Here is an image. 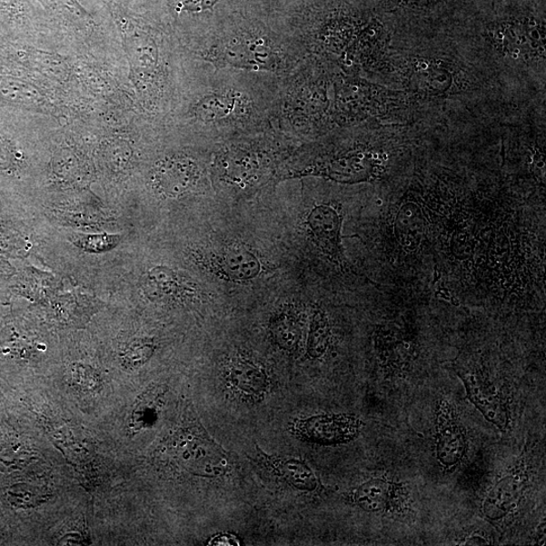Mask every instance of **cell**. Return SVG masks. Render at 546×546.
Segmentation results:
<instances>
[{"instance_id": "603a6c76", "label": "cell", "mask_w": 546, "mask_h": 546, "mask_svg": "<svg viewBox=\"0 0 546 546\" xmlns=\"http://www.w3.org/2000/svg\"><path fill=\"white\" fill-rule=\"evenodd\" d=\"M401 2H402V3H406V4H409V3H414V2H417V0H401Z\"/></svg>"}, {"instance_id": "5b68a950", "label": "cell", "mask_w": 546, "mask_h": 546, "mask_svg": "<svg viewBox=\"0 0 546 546\" xmlns=\"http://www.w3.org/2000/svg\"><path fill=\"white\" fill-rule=\"evenodd\" d=\"M530 481L527 464L519 461L499 478L483 499L482 513L490 521H499L513 511Z\"/></svg>"}, {"instance_id": "7c38bea8", "label": "cell", "mask_w": 546, "mask_h": 546, "mask_svg": "<svg viewBox=\"0 0 546 546\" xmlns=\"http://www.w3.org/2000/svg\"><path fill=\"white\" fill-rule=\"evenodd\" d=\"M270 333L273 343L286 352L297 351L302 336L301 320L293 309H283L272 318Z\"/></svg>"}, {"instance_id": "d6986e66", "label": "cell", "mask_w": 546, "mask_h": 546, "mask_svg": "<svg viewBox=\"0 0 546 546\" xmlns=\"http://www.w3.org/2000/svg\"><path fill=\"white\" fill-rule=\"evenodd\" d=\"M236 101L237 98L234 96L214 95L208 98L205 109L209 110H204V112L209 115V119H212V116H214L213 119H220L234 111Z\"/></svg>"}, {"instance_id": "8992f818", "label": "cell", "mask_w": 546, "mask_h": 546, "mask_svg": "<svg viewBox=\"0 0 546 546\" xmlns=\"http://www.w3.org/2000/svg\"><path fill=\"white\" fill-rule=\"evenodd\" d=\"M462 381L469 400L472 402L488 422L495 425L499 431L507 432L511 417L505 402L483 381L481 374L468 369H455Z\"/></svg>"}, {"instance_id": "8fae6325", "label": "cell", "mask_w": 546, "mask_h": 546, "mask_svg": "<svg viewBox=\"0 0 546 546\" xmlns=\"http://www.w3.org/2000/svg\"><path fill=\"white\" fill-rule=\"evenodd\" d=\"M196 176L198 170L192 161L174 159L158 167L155 183L160 193L174 198L189 190Z\"/></svg>"}, {"instance_id": "4fadbf2b", "label": "cell", "mask_w": 546, "mask_h": 546, "mask_svg": "<svg viewBox=\"0 0 546 546\" xmlns=\"http://www.w3.org/2000/svg\"><path fill=\"white\" fill-rule=\"evenodd\" d=\"M166 392V387L157 384L143 393L133 412L131 420L133 431L139 432L155 424L160 410L164 404Z\"/></svg>"}, {"instance_id": "6da1fadb", "label": "cell", "mask_w": 546, "mask_h": 546, "mask_svg": "<svg viewBox=\"0 0 546 546\" xmlns=\"http://www.w3.org/2000/svg\"><path fill=\"white\" fill-rule=\"evenodd\" d=\"M176 458L194 476L218 479L232 470L230 456L202 425L191 427L177 440Z\"/></svg>"}, {"instance_id": "9c48e42d", "label": "cell", "mask_w": 546, "mask_h": 546, "mask_svg": "<svg viewBox=\"0 0 546 546\" xmlns=\"http://www.w3.org/2000/svg\"><path fill=\"white\" fill-rule=\"evenodd\" d=\"M256 451L259 452V461L264 467L286 485L301 491H314L319 488V479L315 472L305 462L268 455L258 447Z\"/></svg>"}, {"instance_id": "ac0fdd59", "label": "cell", "mask_w": 546, "mask_h": 546, "mask_svg": "<svg viewBox=\"0 0 546 546\" xmlns=\"http://www.w3.org/2000/svg\"><path fill=\"white\" fill-rule=\"evenodd\" d=\"M74 243L80 248L92 253H101L109 250L119 243L118 236L110 235H94V236H76Z\"/></svg>"}, {"instance_id": "7a4b0ae2", "label": "cell", "mask_w": 546, "mask_h": 546, "mask_svg": "<svg viewBox=\"0 0 546 546\" xmlns=\"http://www.w3.org/2000/svg\"><path fill=\"white\" fill-rule=\"evenodd\" d=\"M223 382L233 397L247 402L265 399L273 386V375L256 358L237 354L223 366Z\"/></svg>"}, {"instance_id": "e0dca14e", "label": "cell", "mask_w": 546, "mask_h": 546, "mask_svg": "<svg viewBox=\"0 0 546 546\" xmlns=\"http://www.w3.org/2000/svg\"><path fill=\"white\" fill-rule=\"evenodd\" d=\"M151 288H154L157 293L170 295L177 293L179 289L178 280L173 272L167 268L158 267L150 274Z\"/></svg>"}, {"instance_id": "3957f363", "label": "cell", "mask_w": 546, "mask_h": 546, "mask_svg": "<svg viewBox=\"0 0 546 546\" xmlns=\"http://www.w3.org/2000/svg\"><path fill=\"white\" fill-rule=\"evenodd\" d=\"M362 427V420L355 415L321 414L295 419L291 432L302 442L334 446L354 441Z\"/></svg>"}, {"instance_id": "2e32d148", "label": "cell", "mask_w": 546, "mask_h": 546, "mask_svg": "<svg viewBox=\"0 0 546 546\" xmlns=\"http://www.w3.org/2000/svg\"><path fill=\"white\" fill-rule=\"evenodd\" d=\"M7 498L15 507L30 508L42 503L46 500V495L37 488L17 485L8 491Z\"/></svg>"}, {"instance_id": "30bf717a", "label": "cell", "mask_w": 546, "mask_h": 546, "mask_svg": "<svg viewBox=\"0 0 546 546\" xmlns=\"http://www.w3.org/2000/svg\"><path fill=\"white\" fill-rule=\"evenodd\" d=\"M400 487L386 479H372L354 488L349 494L352 502L366 512H389L400 498Z\"/></svg>"}, {"instance_id": "ffe728a7", "label": "cell", "mask_w": 546, "mask_h": 546, "mask_svg": "<svg viewBox=\"0 0 546 546\" xmlns=\"http://www.w3.org/2000/svg\"><path fill=\"white\" fill-rule=\"evenodd\" d=\"M154 352V345L152 342H143L134 345L129 354L134 363H144L149 360Z\"/></svg>"}, {"instance_id": "ba28073f", "label": "cell", "mask_w": 546, "mask_h": 546, "mask_svg": "<svg viewBox=\"0 0 546 546\" xmlns=\"http://www.w3.org/2000/svg\"><path fill=\"white\" fill-rule=\"evenodd\" d=\"M213 264L218 275L233 283L254 281L264 272L261 258L243 244L223 247L213 256Z\"/></svg>"}, {"instance_id": "277c9868", "label": "cell", "mask_w": 546, "mask_h": 546, "mask_svg": "<svg viewBox=\"0 0 546 546\" xmlns=\"http://www.w3.org/2000/svg\"><path fill=\"white\" fill-rule=\"evenodd\" d=\"M435 427L436 458L445 470L454 469L468 452V440L458 412L446 398L437 402Z\"/></svg>"}, {"instance_id": "5bb4252c", "label": "cell", "mask_w": 546, "mask_h": 546, "mask_svg": "<svg viewBox=\"0 0 546 546\" xmlns=\"http://www.w3.org/2000/svg\"><path fill=\"white\" fill-rule=\"evenodd\" d=\"M424 219L418 208L405 207L400 212L396 222V234L406 247L418 246L424 231Z\"/></svg>"}, {"instance_id": "44dd1931", "label": "cell", "mask_w": 546, "mask_h": 546, "mask_svg": "<svg viewBox=\"0 0 546 546\" xmlns=\"http://www.w3.org/2000/svg\"><path fill=\"white\" fill-rule=\"evenodd\" d=\"M210 545H239V541L235 535L219 534L210 541Z\"/></svg>"}, {"instance_id": "9a60e30c", "label": "cell", "mask_w": 546, "mask_h": 546, "mask_svg": "<svg viewBox=\"0 0 546 546\" xmlns=\"http://www.w3.org/2000/svg\"><path fill=\"white\" fill-rule=\"evenodd\" d=\"M331 339V329L328 318L322 310L313 314L307 342V355L311 360H318L328 351Z\"/></svg>"}, {"instance_id": "52a82bcc", "label": "cell", "mask_w": 546, "mask_h": 546, "mask_svg": "<svg viewBox=\"0 0 546 546\" xmlns=\"http://www.w3.org/2000/svg\"><path fill=\"white\" fill-rule=\"evenodd\" d=\"M310 234L321 252L336 263H342V216L331 204H320L311 211L307 219Z\"/></svg>"}, {"instance_id": "7402d4cb", "label": "cell", "mask_w": 546, "mask_h": 546, "mask_svg": "<svg viewBox=\"0 0 546 546\" xmlns=\"http://www.w3.org/2000/svg\"><path fill=\"white\" fill-rule=\"evenodd\" d=\"M462 545H485L491 544L490 541L485 535L481 533H472L462 541Z\"/></svg>"}]
</instances>
